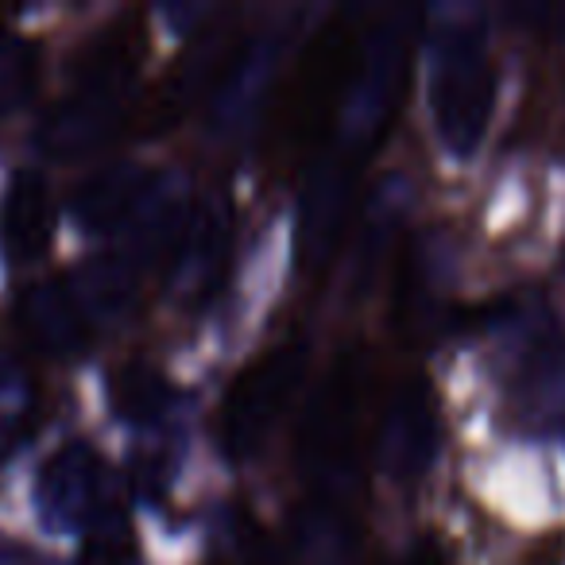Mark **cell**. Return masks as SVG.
Here are the masks:
<instances>
[{"instance_id": "cell-1", "label": "cell", "mask_w": 565, "mask_h": 565, "mask_svg": "<svg viewBox=\"0 0 565 565\" xmlns=\"http://www.w3.org/2000/svg\"><path fill=\"white\" fill-rule=\"evenodd\" d=\"M140 40L132 28H105L74 63V82L40 125V148L55 159H82L113 143L132 102Z\"/></svg>"}, {"instance_id": "cell-2", "label": "cell", "mask_w": 565, "mask_h": 565, "mask_svg": "<svg viewBox=\"0 0 565 565\" xmlns=\"http://www.w3.org/2000/svg\"><path fill=\"white\" fill-rule=\"evenodd\" d=\"M426 102L438 143L454 159H469L484 143L495 109V63L477 20L449 17L430 32Z\"/></svg>"}, {"instance_id": "cell-3", "label": "cell", "mask_w": 565, "mask_h": 565, "mask_svg": "<svg viewBox=\"0 0 565 565\" xmlns=\"http://www.w3.org/2000/svg\"><path fill=\"white\" fill-rule=\"evenodd\" d=\"M361 399L364 369L353 353L333 361V369L315 384L307 411L299 418L295 457L310 488V500L341 503L349 508L361 480L356 449H361Z\"/></svg>"}, {"instance_id": "cell-4", "label": "cell", "mask_w": 565, "mask_h": 565, "mask_svg": "<svg viewBox=\"0 0 565 565\" xmlns=\"http://www.w3.org/2000/svg\"><path fill=\"white\" fill-rule=\"evenodd\" d=\"M310 376V349L291 341L259 361H252L233 380L217 415V438L233 461H248L271 441L275 426L287 418Z\"/></svg>"}, {"instance_id": "cell-5", "label": "cell", "mask_w": 565, "mask_h": 565, "mask_svg": "<svg viewBox=\"0 0 565 565\" xmlns=\"http://www.w3.org/2000/svg\"><path fill=\"white\" fill-rule=\"evenodd\" d=\"M35 511L47 531L63 534H89L102 519L117 515V480L102 449L89 441L58 446L35 472Z\"/></svg>"}, {"instance_id": "cell-6", "label": "cell", "mask_w": 565, "mask_h": 565, "mask_svg": "<svg viewBox=\"0 0 565 565\" xmlns=\"http://www.w3.org/2000/svg\"><path fill=\"white\" fill-rule=\"evenodd\" d=\"M438 407L434 395L423 380L395 387L387 399L384 415H380L376 434V461L395 484H418L426 472L434 469L438 457Z\"/></svg>"}, {"instance_id": "cell-7", "label": "cell", "mask_w": 565, "mask_h": 565, "mask_svg": "<svg viewBox=\"0 0 565 565\" xmlns=\"http://www.w3.org/2000/svg\"><path fill=\"white\" fill-rule=\"evenodd\" d=\"M353 186L356 163H349L338 151L326 148L310 163L299 198V256L310 267H322L338 248L341 225H345L349 205H353Z\"/></svg>"}, {"instance_id": "cell-8", "label": "cell", "mask_w": 565, "mask_h": 565, "mask_svg": "<svg viewBox=\"0 0 565 565\" xmlns=\"http://www.w3.org/2000/svg\"><path fill=\"white\" fill-rule=\"evenodd\" d=\"M228 244H233V210L225 198H205L194 202L182 228L179 244L171 252V282L182 299H205L217 287L221 271H225Z\"/></svg>"}, {"instance_id": "cell-9", "label": "cell", "mask_w": 565, "mask_h": 565, "mask_svg": "<svg viewBox=\"0 0 565 565\" xmlns=\"http://www.w3.org/2000/svg\"><path fill=\"white\" fill-rule=\"evenodd\" d=\"M20 326L32 338V345L51 356H78L97 338V326L89 322L82 302L74 299L66 275L28 287L24 299H20Z\"/></svg>"}, {"instance_id": "cell-10", "label": "cell", "mask_w": 565, "mask_h": 565, "mask_svg": "<svg viewBox=\"0 0 565 565\" xmlns=\"http://www.w3.org/2000/svg\"><path fill=\"white\" fill-rule=\"evenodd\" d=\"M55 233V202L35 171H17L0 190V256L12 267H28L47 252Z\"/></svg>"}, {"instance_id": "cell-11", "label": "cell", "mask_w": 565, "mask_h": 565, "mask_svg": "<svg viewBox=\"0 0 565 565\" xmlns=\"http://www.w3.org/2000/svg\"><path fill=\"white\" fill-rule=\"evenodd\" d=\"M291 565H356V526L349 508L307 495L291 523Z\"/></svg>"}, {"instance_id": "cell-12", "label": "cell", "mask_w": 565, "mask_h": 565, "mask_svg": "<svg viewBox=\"0 0 565 565\" xmlns=\"http://www.w3.org/2000/svg\"><path fill=\"white\" fill-rule=\"evenodd\" d=\"M32 411L35 392L24 364L9 349H0V457L12 454L24 441L28 426H32Z\"/></svg>"}, {"instance_id": "cell-13", "label": "cell", "mask_w": 565, "mask_h": 565, "mask_svg": "<svg viewBox=\"0 0 565 565\" xmlns=\"http://www.w3.org/2000/svg\"><path fill=\"white\" fill-rule=\"evenodd\" d=\"M171 387L159 376L156 369H143V364H128L125 372H117L113 380V407L117 415L132 418V423H151L171 407Z\"/></svg>"}, {"instance_id": "cell-14", "label": "cell", "mask_w": 565, "mask_h": 565, "mask_svg": "<svg viewBox=\"0 0 565 565\" xmlns=\"http://www.w3.org/2000/svg\"><path fill=\"white\" fill-rule=\"evenodd\" d=\"M40 82V51L32 40L4 35L0 40V113H12L35 94Z\"/></svg>"}, {"instance_id": "cell-15", "label": "cell", "mask_w": 565, "mask_h": 565, "mask_svg": "<svg viewBox=\"0 0 565 565\" xmlns=\"http://www.w3.org/2000/svg\"><path fill=\"white\" fill-rule=\"evenodd\" d=\"M78 565H140V546H136L125 511L102 519V523L86 534Z\"/></svg>"}, {"instance_id": "cell-16", "label": "cell", "mask_w": 565, "mask_h": 565, "mask_svg": "<svg viewBox=\"0 0 565 565\" xmlns=\"http://www.w3.org/2000/svg\"><path fill=\"white\" fill-rule=\"evenodd\" d=\"M0 565H43L35 550H28L17 539H0Z\"/></svg>"}, {"instance_id": "cell-17", "label": "cell", "mask_w": 565, "mask_h": 565, "mask_svg": "<svg viewBox=\"0 0 565 565\" xmlns=\"http://www.w3.org/2000/svg\"><path fill=\"white\" fill-rule=\"evenodd\" d=\"M395 565H441V557L434 554L430 546H415V550H407L403 557H395Z\"/></svg>"}]
</instances>
